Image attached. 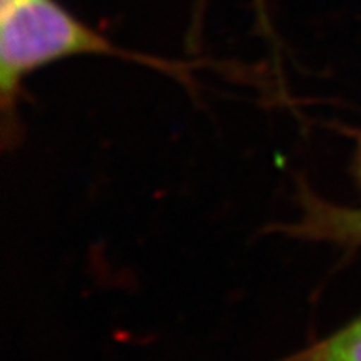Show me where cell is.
I'll use <instances>...</instances> for the list:
<instances>
[{
	"mask_svg": "<svg viewBox=\"0 0 361 361\" xmlns=\"http://www.w3.org/2000/svg\"><path fill=\"white\" fill-rule=\"evenodd\" d=\"M360 164H361V162H360Z\"/></svg>",
	"mask_w": 361,
	"mask_h": 361,
	"instance_id": "3",
	"label": "cell"
},
{
	"mask_svg": "<svg viewBox=\"0 0 361 361\" xmlns=\"http://www.w3.org/2000/svg\"><path fill=\"white\" fill-rule=\"evenodd\" d=\"M119 57L161 71L178 67L124 51L57 0H0V102L4 129L12 123L22 84L35 71L71 57Z\"/></svg>",
	"mask_w": 361,
	"mask_h": 361,
	"instance_id": "1",
	"label": "cell"
},
{
	"mask_svg": "<svg viewBox=\"0 0 361 361\" xmlns=\"http://www.w3.org/2000/svg\"><path fill=\"white\" fill-rule=\"evenodd\" d=\"M284 361H361V314L333 335Z\"/></svg>",
	"mask_w": 361,
	"mask_h": 361,
	"instance_id": "2",
	"label": "cell"
}]
</instances>
